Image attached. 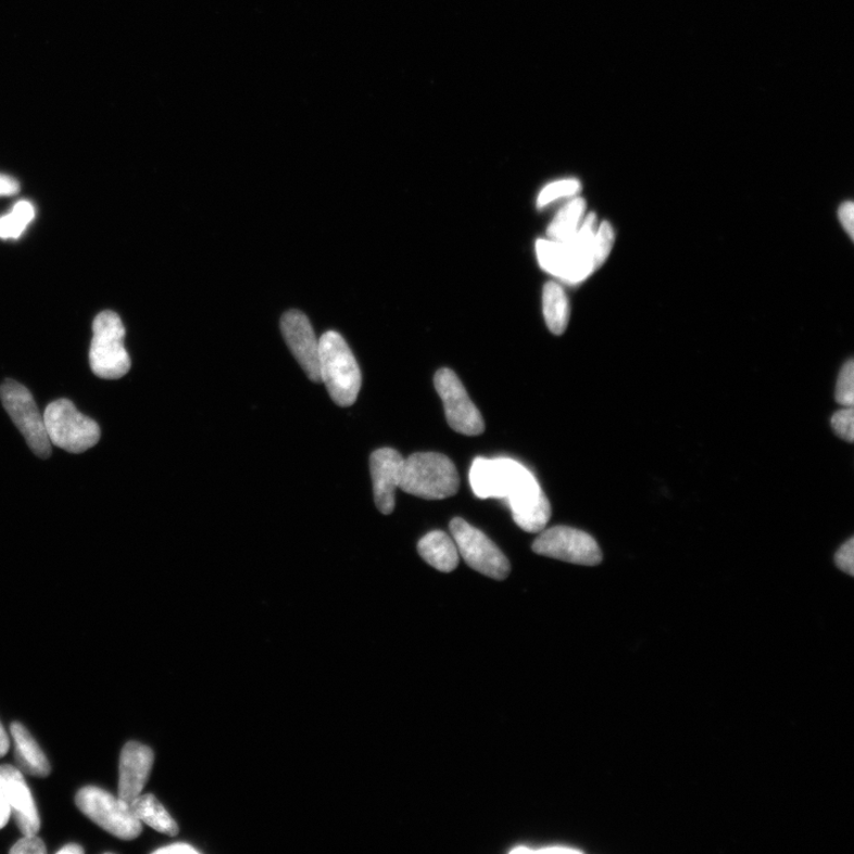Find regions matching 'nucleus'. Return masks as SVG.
Wrapping results in <instances>:
<instances>
[{"instance_id": "nucleus-2", "label": "nucleus", "mask_w": 854, "mask_h": 854, "mask_svg": "<svg viewBox=\"0 0 854 854\" xmlns=\"http://www.w3.org/2000/svg\"><path fill=\"white\" fill-rule=\"evenodd\" d=\"M461 480L455 464L436 452H418L404 459L399 488L425 500H444L457 494Z\"/></svg>"}, {"instance_id": "nucleus-26", "label": "nucleus", "mask_w": 854, "mask_h": 854, "mask_svg": "<svg viewBox=\"0 0 854 854\" xmlns=\"http://www.w3.org/2000/svg\"><path fill=\"white\" fill-rule=\"evenodd\" d=\"M833 432L843 441L853 443L854 441V414L853 407H845L837 411L831 419Z\"/></svg>"}, {"instance_id": "nucleus-15", "label": "nucleus", "mask_w": 854, "mask_h": 854, "mask_svg": "<svg viewBox=\"0 0 854 854\" xmlns=\"http://www.w3.org/2000/svg\"><path fill=\"white\" fill-rule=\"evenodd\" d=\"M154 755L151 748L138 742H128L121 755L118 798L131 804L145 789Z\"/></svg>"}, {"instance_id": "nucleus-7", "label": "nucleus", "mask_w": 854, "mask_h": 854, "mask_svg": "<svg viewBox=\"0 0 854 854\" xmlns=\"http://www.w3.org/2000/svg\"><path fill=\"white\" fill-rule=\"evenodd\" d=\"M75 804L86 817L116 838L134 840L141 833V822L127 802L101 788L88 786L80 789Z\"/></svg>"}, {"instance_id": "nucleus-1", "label": "nucleus", "mask_w": 854, "mask_h": 854, "mask_svg": "<svg viewBox=\"0 0 854 854\" xmlns=\"http://www.w3.org/2000/svg\"><path fill=\"white\" fill-rule=\"evenodd\" d=\"M598 226L596 215L591 213L585 217L572 239L564 242L538 240L536 250L540 267L568 284L581 282L589 278L599 269L594 256V235Z\"/></svg>"}, {"instance_id": "nucleus-28", "label": "nucleus", "mask_w": 854, "mask_h": 854, "mask_svg": "<svg viewBox=\"0 0 854 854\" xmlns=\"http://www.w3.org/2000/svg\"><path fill=\"white\" fill-rule=\"evenodd\" d=\"M12 854H46L47 847L41 838L36 834L24 836L10 850Z\"/></svg>"}, {"instance_id": "nucleus-22", "label": "nucleus", "mask_w": 854, "mask_h": 854, "mask_svg": "<svg viewBox=\"0 0 854 854\" xmlns=\"http://www.w3.org/2000/svg\"><path fill=\"white\" fill-rule=\"evenodd\" d=\"M35 217L34 205L28 201L15 204L12 212L0 217V239H18Z\"/></svg>"}, {"instance_id": "nucleus-6", "label": "nucleus", "mask_w": 854, "mask_h": 854, "mask_svg": "<svg viewBox=\"0 0 854 854\" xmlns=\"http://www.w3.org/2000/svg\"><path fill=\"white\" fill-rule=\"evenodd\" d=\"M43 418L51 445L71 454H83L100 441L98 423L79 412L68 399L49 404Z\"/></svg>"}, {"instance_id": "nucleus-8", "label": "nucleus", "mask_w": 854, "mask_h": 854, "mask_svg": "<svg viewBox=\"0 0 854 854\" xmlns=\"http://www.w3.org/2000/svg\"><path fill=\"white\" fill-rule=\"evenodd\" d=\"M0 397L5 411L34 454L40 459H48L51 455V443L43 414L38 410L28 388L14 380H7L0 388Z\"/></svg>"}, {"instance_id": "nucleus-13", "label": "nucleus", "mask_w": 854, "mask_h": 854, "mask_svg": "<svg viewBox=\"0 0 854 854\" xmlns=\"http://www.w3.org/2000/svg\"><path fill=\"white\" fill-rule=\"evenodd\" d=\"M403 464V456L390 448L374 451L371 456L374 501L380 513L385 515H390L394 511L395 490L400 486Z\"/></svg>"}, {"instance_id": "nucleus-34", "label": "nucleus", "mask_w": 854, "mask_h": 854, "mask_svg": "<svg viewBox=\"0 0 854 854\" xmlns=\"http://www.w3.org/2000/svg\"><path fill=\"white\" fill-rule=\"evenodd\" d=\"M9 745L10 742L8 733L5 732L2 724H0V757H3L8 754Z\"/></svg>"}, {"instance_id": "nucleus-4", "label": "nucleus", "mask_w": 854, "mask_h": 854, "mask_svg": "<svg viewBox=\"0 0 854 854\" xmlns=\"http://www.w3.org/2000/svg\"><path fill=\"white\" fill-rule=\"evenodd\" d=\"M507 499L513 519L528 533L541 532L551 519V504L537 478L519 462L510 461Z\"/></svg>"}, {"instance_id": "nucleus-35", "label": "nucleus", "mask_w": 854, "mask_h": 854, "mask_svg": "<svg viewBox=\"0 0 854 854\" xmlns=\"http://www.w3.org/2000/svg\"><path fill=\"white\" fill-rule=\"evenodd\" d=\"M59 854H83L85 850L80 845L70 844L58 851Z\"/></svg>"}, {"instance_id": "nucleus-30", "label": "nucleus", "mask_w": 854, "mask_h": 854, "mask_svg": "<svg viewBox=\"0 0 854 854\" xmlns=\"http://www.w3.org/2000/svg\"><path fill=\"white\" fill-rule=\"evenodd\" d=\"M20 191V184L14 177L0 174V197L16 196Z\"/></svg>"}, {"instance_id": "nucleus-11", "label": "nucleus", "mask_w": 854, "mask_h": 854, "mask_svg": "<svg viewBox=\"0 0 854 854\" xmlns=\"http://www.w3.org/2000/svg\"><path fill=\"white\" fill-rule=\"evenodd\" d=\"M435 386L443 401L447 420L452 430L465 436H480L485 432L482 414L454 372L448 368L438 371Z\"/></svg>"}, {"instance_id": "nucleus-20", "label": "nucleus", "mask_w": 854, "mask_h": 854, "mask_svg": "<svg viewBox=\"0 0 854 854\" xmlns=\"http://www.w3.org/2000/svg\"><path fill=\"white\" fill-rule=\"evenodd\" d=\"M542 309L547 325L554 335H562L567 328L569 304L561 284L547 282L542 292Z\"/></svg>"}, {"instance_id": "nucleus-16", "label": "nucleus", "mask_w": 854, "mask_h": 854, "mask_svg": "<svg viewBox=\"0 0 854 854\" xmlns=\"http://www.w3.org/2000/svg\"><path fill=\"white\" fill-rule=\"evenodd\" d=\"M469 478L477 498L503 499L507 481V459H476Z\"/></svg>"}, {"instance_id": "nucleus-12", "label": "nucleus", "mask_w": 854, "mask_h": 854, "mask_svg": "<svg viewBox=\"0 0 854 854\" xmlns=\"http://www.w3.org/2000/svg\"><path fill=\"white\" fill-rule=\"evenodd\" d=\"M280 329L285 342L306 377L310 381L319 384V340L312 323L299 310H290L281 317Z\"/></svg>"}, {"instance_id": "nucleus-27", "label": "nucleus", "mask_w": 854, "mask_h": 854, "mask_svg": "<svg viewBox=\"0 0 854 854\" xmlns=\"http://www.w3.org/2000/svg\"><path fill=\"white\" fill-rule=\"evenodd\" d=\"M854 538L843 543L834 555V562L841 572L854 576Z\"/></svg>"}, {"instance_id": "nucleus-29", "label": "nucleus", "mask_w": 854, "mask_h": 854, "mask_svg": "<svg viewBox=\"0 0 854 854\" xmlns=\"http://www.w3.org/2000/svg\"><path fill=\"white\" fill-rule=\"evenodd\" d=\"M839 222L844 227L851 239L854 237V205L849 201L840 205Z\"/></svg>"}, {"instance_id": "nucleus-17", "label": "nucleus", "mask_w": 854, "mask_h": 854, "mask_svg": "<svg viewBox=\"0 0 854 854\" xmlns=\"http://www.w3.org/2000/svg\"><path fill=\"white\" fill-rule=\"evenodd\" d=\"M11 734L15 741L17 768L35 778H47L51 771L49 762L30 732L22 724L12 723Z\"/></svg>"}, {"instance_id": "nucleus-9", "label": "nucleus", "mask_w": 854, "mask_h": 854, "mask_svg": "<svg viewBox=\"0 0 854 854\" xmlns=\"http://www.w3.org/2000/svg\"><path fill=\"white\" fill-rule=\"evenodd\" d=\"M462 558L475 572L497 580L506 579L511 574L507 556L481 530L456 517L450 523Z\"/></svg>"}, {"instance_id": "nucleus-33", "label": "nucleus", "mask_w": 854, "mask_h": 854, "mask_svg": "<svg viewBox=\"0 0 854 854\" xmlns=\"http://www.w3.org/2000/svg\"><path fill=\"white\" fill-rule=\"evenodd\" d=\"M530 853H581V851L578 849H572L566 846H552V847L532 850V852Z\"/></svg>"}, {"instance_id": "nucleus-24", "label": "nucleus", "mask_w": 854, "mask_h": 854, "mask_svg": "<svg viewBox=\"0 0 854 854\" xmlns=\"http://www.w3.org/2000/svg\"><path fill=\"white\" fill-rule=\"evenodd\" d=\"M836 401L843 407L854 405V362L849 360L841 367L836 386Z\"/></svg>"}, {"instance_id": "nucleus-21", "label": "nucleus", "mask_w": 854, "mask_h": 854, "mask_svg": "<svg viewBox=\"0 0 854 854\" xmlns=\"http://www.w3.org/2000/svg\"><path fill=\"white\" fill-rule=\"evenodd\" d=\"M587 202L585 199L575 198L563 206L555 215L548 229L550 240L564 242L572 239L586 217Z\"/></svg>"}, {"instance_id": "nucleus-32", "label": "nucleus", "mask_w": 854, "mask_h": 854, "mask_svg": "<svg viewBox=\"0 0 854 854\" xmlns=\"http://www.w3.org/2000/svg\"><path fill=\"white\" fill-rule=\"evenodd\" d=\"M154 853H161V854H176V853H179V854H198L199 851L197 849H193L192 846H190L188 844H174V845H169V846H166V847L159 849L158 851H154Z\"/></svg>"}, {"instance_id": "nucleus-18", "label": "nucleus", "mask_w": 854, "mask_h": 854, "mask_svg": "<svg viewBox=\"0 0 854 854\" xmlns=\"http://www.w3.org/2000/svg\"><path fill=\"white\" fill-rule=\"evenodd\" d=\"M422 558L441 573H451L459 566L460 552L454 538L442 530H434L418 543Z\"/></svg>"}, {"instance_id": "nucleus-14", "label": "nucleus", "mask_w": 854, "mask_h": 854, "mask_svg": "<svg viewBox=\"0 0 854 854\" xmlns=\"http://www.w3.org/2000/svg\"><path fill=\"white\" fill-rule=\"evenodd\" d=\"M0 784L7 794L11 814L23 836L37 834L41 821L30 789L23 773L14 766H0Z\"/></svg>"}, {"instance_id": "nucleus-23", "label": "nucleus", "mask_w": 854, "mask_h": 854, "mask_svg": "<svg viewBox=\"0 0 854 854\" xmlns=\"http://www.w3.org/2000/svg\"><path fill=\"white\" fill-rule=\"evenodd\" d=\"M581 185L578 179L566 178L556 180V183L548 185L543 188L538 197V209L555 202L560 199L575 198L580 192Z\"/></svg>"}, {"instance_id": "nucleus-31", "label": "nucleus", "mask_w": 854, "mask_h": 854, "mask_svg": "<svg viewBox=\"0 0 854 854\" xmlns=\"http://www.w3.org/2000/svg\"><path fill=\"white\" fill-rule=\"evenodd\" d=\"M11 808L2 784H0V830L9 822Z\"/></svg>"}, {"instance_id": "nucleus-5", "label": "nucleus", "mask_w": 854, "mask_h": 854, "mask_svg": "<svg viewBox=\"0 0 854 854\" xmlns=\"http://www.w3.org/2000/svg\"><path fill=\"white\" fill-rule=\"evenodd\" d=\"M124 340L125 328L118 315L102 312L96 317L89 365L97 377L116 380L125 377L131 369V357L126 351Z\"/></svg>"}, {"instance_id": "nucleus-25", "label": "nucleus", "mask_w": 854, "mask_h": 854, "mask_svg": "<svg viewBox=\"0 0 854 854\" xmlns=\"http://www.w3.org/2000/svg\"><path fill=\"white\" fill-rule=\"evenodd\" d=\"M615 243V231L611 223L603 222L598 226L596 235H594V256L599 268L610 258Z\"/></svg>"}, {"instance_id": "nucleus-10", "label": "nucleus", "mask_w": 854, "mask_h": 854, "mask_svg": "<svg viewBox=\"0 0 854 854\" xmlns=\"http://www.w3.org/2000/svg\"><path fill=\"white\" fill-rule=\"evenodd\" d=\"M532 548L537 554L576 565L596 566L603 561L602 551L593 537L567 526L543 530Z\"/></svg>"}, {"instance_id": "nucleus-3", "label": "nucleus", "mask_w": 854, "mask_h": 854, "mask_svg": "<svg viewBox=\"0 0 854 854\" xmlns=\"http://www.w3.org/2000/svg\"><path fill=\"white\" fill-rule=\"evenodd\" d=\"M319 375L335 404H355L361 390V371L356 359L339 332L327 331L319 339Z\"/></svg>"}, {"instance_id": "nucleus-19", "label": "nucleus", "mask_w": 854, "mask_h": 854, "mask_svg": "<svg viewBox=\"0 0 854 854\" xmlns=\"http://www.w3.org/2000/svg\"><path fill=\"white\" fill-rule=\"evenodd\" d=\"M134 814L140 822H145L166 836H177L179 828L172 815L166 812L164 806L152 794L139 795L129 804Z\"/></svg>"}]
</instances>
